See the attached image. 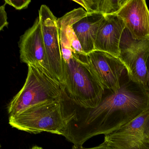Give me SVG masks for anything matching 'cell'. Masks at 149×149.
I'll return each mask as SVG.
<instances>
[{
  "instance_id": "cell-9",
  "label": "cell",
  "mask_w": 149,
  "mask_h": 149,
  "mask_svg": "<svg viewBox=\"0 0 149 149\" xmlns=\"http://www.w3.org/2000/svg\"><path fill=\"white\" fill-rule=\"evenodd\" d=\"M91 66L104 90L116 92L125 66L118 57L94 50L88 54Z\"/></svg>"
},
{
  "instance_id": "cell-3",
  "label": "cell",
  "mask_w": 149,
  "mask_h": 149,
  "mask_svg": "<svg viewBox=\"0 0 149 149\" xmlns=\"http://www.w3.org/2000/svg\"><path fill=\"white\" fill-rule=\"evenodd\" d=\"M28 72L22 88L8 106L9 116L39 104L58 101L63 90L52 74L34 65H28Z\"/></svg>"
},
{
  "instance_id": "cell-5",
  "label": "cell",
  "mask_w": 149,
  "mask_h": 149,
  "mask_svg": "<svg viewBox=\"0 0 149 149\" xmlns=\"http://www.w3.org/2000/svg\"><path fill=\"white\" fill-rule=\"evenodd\" d=\"M118 58L124 64L130 77L146 87V64L149 56V39H133L125 28L119 46Z\"/></svg>"
},
{
  "instance_id": "cell-15",
  "label": "cell",
  "mask_w": 149,
  "mask_h": 149,
  "mask_svg": "<svg viewBox=\"0 0 149 149\" xmlns=\"http://www.w3.org/2000/svg\"><path fill=\"white\" fill-rule=\"evenodd\" d=\"M31 2L30 0H6L5 3L10 5L17 9L20 10L27 8Z\"/></svg>"
},
{
  "instance_id": "cell-19",
  "label": "cell",
  "mask_w": 149,
  "mask_h": 149,
  "mask_svg": "<svg viewBox=\"0 0 149 149\" xmlns=\"http://www.w3.org/2000/svg\"><path fill=\"white\" fill-rule=\"evenodd\" d=\"M31 149H42V148L40 146H34L32 147Z\"/></svg>"
},
{
  "instance_id": "cell-8",
  "label": "cell",
  "mask_w": 149,
  "mask_h": 149,
  "mask_svg": "<svg viewBox=\"0 0 149 149\" xmlns=\"http://www.w3.org/2000/svg\"><path fill=\"white\" fill-rule=\"evenodd\" d=\"M19 47L21 62L38 66L53 74L45 51L40 16L36 18L33 26L21 36Z\"/></svg>"
},
{
  "instance_id": "cell-11",
  "label": "cell",
  "mask_w": 149,
  "mask_h": 149,
  "mask_svg": "<svg viewBox=\"0 0 149 149\" xmlns=\"http://www.w3.org/2000/svg\"><path fill=\"white\" fill-rule=\"evenodd\" d=\"M125 28L124 22L117 15H104L97 32L95 50L118 57L120 41Z\"/></svg>"
},
{
  "instance_id": "cell-4",
  "label": "cell",
  "mask_w": 149,
  "mask_h": 149,
  "mask_svg": "<svg viewBox=\"0 0 149 149\" xmlns=\"http://www.w3.org/2000/svg\"><path fill=\"white\" fill-rule=\"evenodd\" d=\"M9 124L13 128L34 134L47 132L62 135L65 127L59 100L39 104L9 116Z\"/></svg>"
},
{
  "instance_id": "cell-2",
  "label": "cell",
  "mask_w": 149,
  "mask_h": 149,
  "mask_svg": "<svg viewBox=\"0 0 149 149\" xmlns=\"http://www.w3.org/2000/svg\"><path fill=\"white\" fill-rule=\"evenodd\" d=\"M63 63V91L67 96L81 107H96L105 90L93 71L88 55L73 51L72 56Z\"/></svg>"
},
{
  "instance_id": "cell-6",
  "label": "cell",
  "mask_w": 149,
  "mask_h": 149,
  "mask_svg": "<svg viewBox=\"0 0 149 149\" xmlns=\"http://www.w3.org/2000/svg\"><path fill=\"white\" fill-rule=\"evenodd\" d=\"M104 141L113 149H149V109L104 135Z\"/></svg>"
},
{
  "instance_id": "cell-12",
  "label": "cell",
  "mask_w": 149,
  "mask_h": 149,
  "mask_svg": "<svg viewBox=\"0 0 149 149\" xmlns=\"http://www.w3.org/2000/svg\"><path fill=\"white\" fill-rule=\"evenodd\" d=\"M88 13L81 8L74 9L57 19L62 53L73 51L84 53L72 29V25L85 17Z\"/></svg>"
},
{
  "instance_id": "cell-18",
  "label": "cell",
  "mask_w": 149,
  "mask_h": 149,
  "mask_svg": "<svg viewBox=\"0 0 149 149\" xmlns=\"http://www.w3.org/2000/svg\"><path fill=\"white\" fill-rule=\"evenodd\" d=\"M146 88L149 91V56L147 59L146 64Z\"/></svg>"
},
{
  "instance_id": "cell-17",
  "label": "cell",
  "mask_w": 149,
  "mask_h": 149,
  "mask_svg": "<svg viewBox=\"0 0 149 149\" xmlns=\"http://www.w3.org/2000/svg\"><path fill=\"white\" fill-rule=\"evenodd\" d=\"M71 149H113L109 146L104 141L102 143L99 144L97 146H95V147H91V148H86L83 147H79V146H73Z\"/></svg>"
},
{
  "instance_id": "cell-7",
  "label": "cell",
  "mask_w": 149,
  "mask_h": 149,
  "mask_svg": "<svg viewBox=\"0 0 149 149\" xmlns=\"http://www.w3.org/2000/svg\"><path fill=\"white\" fill-rule=\"evenodd\" d=\"M43 42L51 72L63 86V63L57 19L47 6L42 5L39 11Z\"/></svg>"
},
{
  "instance_id": "cell-1",
  "label": "cell",
  "mask_w": 149,
  "mask_h": 149,
  "mask_svg": "<svg viewBox=\"0 0 149 149\" xmlns=\"http://www.w3.org/2000/svg\"><path fill=\"white\" fill-rule=\"evenodd\" d=\"M65 127L61 136L82 147L97 135L111 133L149 109V91L124 71L116 92L105 90L102 101L95 108L81 107L63 91L59 99Z\"/></svg>"
},
{
  "instance_id": "cell-16",
  "label": "cell",
  "mask_w": 149,
  "mask_h": 149,
  "mask_svg": "<svg viewBox=\"0 0 149 149\" xmlns=\"http://www.w3.org/2000/svg\"><path fill=\"white\" fill-rule=\"evenodd\" d=\"M5 3L4 5L0 7V30H2L5 27H7L8 22L7 21V14L5 10V7L6 5Z\"/></svg>"
},
{
  "instance_id": "cell-10",
  "label": "cell",
  "mask_w": 149,
  "mask_h": 149,
  "mask_svg": "<svg viewBox=\"0 0 149 149\" xmlns=\"http://www.w3.org/2000/svg\"><path fill=\"white\" fill-rule=\"evenodd\" d=\"M133 39H149V10L144 0H128L116 14Z\"/></svg>"
},
{
  "instance_id": "cell-13",
  "label": "cell",
  "mask_w": 149,
  "mask_h": 149,
  "mask_svg": "<svg viewBox=\"0 0 149 149\" xmlns=\"http://www.w3.org/2000/svg\"><path fill=\"white\" fill-rule=\"evenodd\" d=\"M104 17V15L102 14L88 13L72 25L83 51L86 54L95 50L97 32Z\"/></svg>"
},
{
  "instance_id": "cell-14",
  "label": "cell",
  "mask_w": 149,
  "mask_h": 149,
  "mask_svg": "<svg viewBox=\"0 0 149 149\" xmlns=\"http://www.w3.org/2000/svg\"><path fill=\"white\" fill-rule=\"evenodd\" d=\"M128 0H73L81 5L88 13L104 15L116 14Z\"/></svg>"
}]
</instances>
